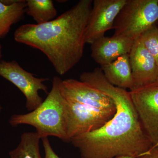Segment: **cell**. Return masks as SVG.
Returning a JSON list of instances; mask_svg holds the SVG:
<instances>
[{
    "instance_id": "6da1fadb",
    "label": "cell",
    "mask_w": 158,
    "mask_h": 158,
    "mask_svg": "<svg viewBox=\"0 0 158 158\" xmlns=\"http://www.w3.org/2000/svg\"><path fill=\"white\" fill-rule=\"evenodd\" d=\"M80 81L101 90L113 100L116 112L102 127L73 137L70 141L81 158L137 157L152 145L133 103L130 91L110 84L101 68L85 72Z\"/></svg>"
},
{
    "instance_id": "7a4b0ae2",
    "label": "cell",
    "mask_w": 158,
    "mask_h": 158,
    "mask_svg": "<svg viewBox=\"0 0 158 158\" xmlns=\"http://www.w3.org/2000/svg\"><path fill=\"white\" fill-rule=\"evenodd\" d=\"M92 4V0H81L48 22L23 25L15 32V40L41 51L57 73L65 74L83 57Z\"/></svg>"
},
{
    "instance_id": "3957f363",
    "label": "cell",
    "mask_w": 158,
    "mask_h": 158,
    "mask_svg": "<svg viewBox=\"0 0 158 158\" xmlns=\"http://www.w3.org/2000/svg\"><path fill=\"white\" fill-rule=\"evenodd\" d=\"M61 80L58 77H54L52 89L42 103L27 114L12 115L9 124L13 127L23 124L34 127L41 139L53 136L63 141H69L67 102L60 90Z\"/></svg>"
},
{
    "instance_id": "277c9868",
    "label": "cell",
    "mask_w": 158,
    "mask_h": 158,
    "mask_svg": "<svg viewBox=\"0 0 158 158\" xmlns=\"http://www.w3.org/2000/svg\"><path fill=\"white\" fill-rule=\"evenodd\" d=\"M158 21V0H127L116 17L115 36L135 40Z\"/></svg>"
},
{
    "instance_id": "5b68a950",
    "label": "cell",
    "mask_w": 158,
    "mask_h": 158,
    "mask_svg": "<svg viewBox=\"0 0 158 158\" xmlns=\"http://www.w3.org/2000/svg\"><path fill=\"white\" fill-rule=\"evenodd\" d=\"M0 76L15 85L22 92L26 98V108L30 112L35 110L44 101L40 96L39 90L48 93L47 87L44 82L49 79L36 77L15 60H0Z\"/></svg>"
},
{
    "instance_id": "8992f818",
    "label": "cell",
    "mask_w": 158,
    "mask_h": 158,
    "mask_svg": "<svg viewBox=\"0 0 158 158\" xmlns=\"http://www.w3.org/2000/svg\"><path fill=\"white\" fill-rule=\"evenodd\" d=\"M130 93L146 135L152 145H158V85L153 84Z\"/></svg>"
},
{
    "instance_id": "52a82bcc",
    "label": "cell",
    "mask_w": 158,
    "mask_h": 158,
    "mask_svg": "<svg viewBox=\"0 0 158 158\" xmlns=\"http://www.w3.org/2000/svg\"><path fill=\"white\" fill-rule=\"evenodd\" d=\"M66 101L68 109L67 133L69 141L76 136L98 129L107 123L116 113L101 111L67 100Z\"/></svg>"
},
{
    "instance_id": "ba28073f",
    "label": "cell",
    "mask_w": 158,
    "mask_h": 158,
    "mask_svg": "<svg viewBox=\"0 0 158 158\" xmlns=\"http://www.w3.org/2000/svg\"><path fill=\"white\" fill-rule=\"evenodd\" d=\"M60 90L67 100L104 111H116L110 96L88 84L73 79L61 80Z\"/></svg>"
},
{
    "instance_id": "9c48e42d",
    "label": "cell",
    "mask_w": 158,
    "mask_h": 158,
    "mask_svg": "<svg viewBox=\"0 0 158 158\" xmlns=\"http://www.w3.org/2000/svg\"><path fill=\"white\" fill-rule=\"evenodd\" d=\"M127 0H94L85 33L86 43L91 44L113 29L117 15Z\"/></svg>"
},
{
    "instance_id": "30bf717a",
    "label": "cell",
    "mask_w": 158,
    "mask_h": 158,
    "mask_svg": "<svg viewBox=\"0 0 158 158\" xmlns=\"http://www.w3.org/2000/svg\"><path fill=\"white\" fill-rule=\"evenodd\" d=\"M128 55L134 89L154 84L157 77L158 65L139 37L135 40Z\"/></svg>"
},
{
    "instance_id": "8fae6325",
    "label": "cell",
    "mask_w": 158,
    "mask_h": 158,
    "mask_svg": "<svg viewBox=\"0 0 158 158\" xmlns=\"http://www.w3.org/2000/svg\"><path fill=\"white\" fill-rule=\"evenodd\" d=\"M135 41L121 36H104L91 44V57L101 66L108 65L129 53Z\"/></svg>"
},
{
    "instance_id": "7c38bea8",
    "label": "cell",
    "mask_w": 158,
    "mask_h": 158,
    "mask_svg": "<svg viewBox=\"0 0 158 158\" xmlns=\"http://www.w3.org/2000/svg\"><path fill=\"white\" fill-rule=\"evenodd\" d=\"M100 68L105 78L112 85L130 89V91L135 89L128 54L123 55L112 63Z\"/></svg>"
},
{
    "instance_id": "4fadbf2b",
    "label": "cell",
    "mask_w": 158,
    "mask_h": 158,
    "mask_svg": "<svg viewBox=\"0 0 158 158\" xmlns=\"http://www.w3.org/2000/svg\"><path fill=\"white\" fill-rule=\"evenodd\" d=\"M26 7L24 0L0 1V39L6 37L12 25L23 18Z\"/></svg>"
},
{
    "instance_id": "5bb4252c",
    "label": "cell",
    "mask_w": 158,
    "mask_h": 158,
    "mask_svg": "<svg viewBox=\"0 0 158 158\" xmlns=\"http://www.w3.org/2000/svg\"><path fill=\"white\" fill-rule=\"evenodd\" d=\"M40 139L36 132L23 133L17 147L9 152L10 158H42L40 151Z\"/></svg>"
},
{
    "instance_id": "9a60e30c",
    "label": "cell",
    "mask_w": 158,
    "mask_h": 158,
    "mask_svg": "<svg viewBox=\"0 0 158 158\" xmlns=\"http://www.w3.org/2000/svg\"><path fill=\"white\" fill-rule=\"evenodd\" d=\"M26 13L33 18L37 24L55 19L57 11L52 0H27Z\"/></svg>"
},
{
    "instance_id": "2e32d148",
    "label": "cell",
    "mask_w": 158,
    "mask_h": 158,
    "mask_svg": "<svg viewBox=\"0 0 158 158\" xmlns=\"http://www.w3.org/2000/svg\"><path fill=\"white\" fill-rule=\"evenodd\" d=\"M141 42L158 65V27L156 24L144 31L139 37Z\"/></svg>"
},
{
    "instance_id": "e0dca14e",
    "label": "cell",
    "mask_w": 158,
    "mask_h": 158,
    "mask_svg": "<svg viewBox=\"0 0 158 158\" xmlns=\"http://www.w3.org/2000/svg\"><path fill=\"white\" fill-rule=\"evenodd\" d=\"M42 144L44 152V158H61L54 151L48 138H42Z\"/></svg>"
},
{
    "instance_id": "ac0fdd59",
    "label": "cell",
    "mask_w": 158,
    "mask_h": 158,
    "mask_svg": "<svg viewBox=\"0 0 158 158\" xmlns=\"http://www.w3.org/2000/svg\"><path fill=\"white\" fill-rule=\"evenodd\" d=\"M135 158H158V145H152L146 152Z\"/></svg>"
},
{
    "instance_id": "d6986e66",
    "label": "cell",
    "mask_w": 158,
    "mask_h": 158,
    "mask_svg": "<svg viewBox=\"0 0 158 158\" xmlns=\"http://www.w3.org/2000/svg\"><path fill=\"white\" fill-rule=\"evenodd\" d=\"M115 158H135L133 157L128 156H121Z\"/></svg>"
},
{
    "instance_id": "ffe728a7",
    "label": "cell",
    "mask_w": 158,
    "mask_h": 158,
    "mask_svg": "<svg viewBox=\"0 0 158 158\" xmlns=\"http://www.w3.org/2000/svg\"><path fill=\"white\" fill-rule=\"evenodd\" d=\"M2 45H1V43H0V59L2 57Z\"/></svg>"
},
{
    "instance_id": "44dd1931",
    "label": "cell",
    "mask_w": 158,
    "mask_h": 158,
    "mask_svg": "<svg viewBox=\"0 0 158 158\" xmlns=\"http://www.w3.org/2000/svg\"><path fill=\"white\" fill-rule=\"evenodd\" d=\"M155 85H158V74L157 76V77L156 81V83H155Z\"/></svg>"
},
{
    "instance_id": "7402d4cb",
    "label": "cell",
    "mask_w": 158,
    "mask_h": 158,
    "mask_svg": "<svg viewBox=\"0 0 158 158\" xmlns=\"http://www.w3.org/2000/svg\"><path fill=\"white\" fill-rule=\"evenodd\" d=\"M2 107V105H1V102H0V113H1Z\"/></svg>"
}]
</instances>
